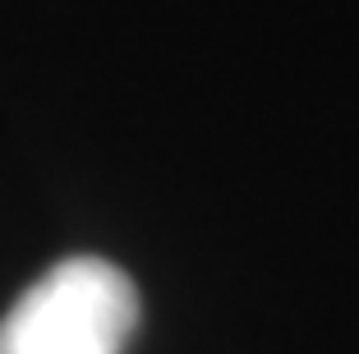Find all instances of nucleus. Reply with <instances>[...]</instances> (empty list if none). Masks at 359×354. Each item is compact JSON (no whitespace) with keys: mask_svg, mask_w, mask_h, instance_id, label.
<instances>
[{"mask_svg":"<svg viewBox=\"0 0 359 354\" xmlns=\"http://www.w3.org/2000/svg\"><path fill=\"white\" fill-rule=\"evenodd\" d=\"M138 290L116 262L65 258L0 318V354H125Z\"/></svg>","mask_w":359,"mask_h":354,"instance_id":"1","label":"nucleus"}]
</instances>
